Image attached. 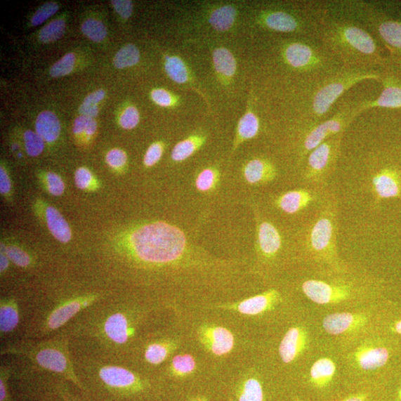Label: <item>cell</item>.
I'll return each mask as SVG.
<instances>
[{
  "label": "cell",
  "mask_w": 401,
  "mask_h": 401,
  "mask_svg": "<svg viewBox=\"0 0 401 401\" xmlns=\"http://www.w3.org/2000/svg\"><path fill=\"white\" fill-rule=\"evenodd\" d=\"M139 60V49L134 44H127L115 55L114 65L116 68L124 69L135 66Z\"/></svg>",
  "instance_id": "1f68e13d"
},
{
  "label": "cell",
  "mask_w": 401,
  "mask_h": 401,
  "mask_svg": "<svg viewBox=\"0 0 401 401\" xmlns=\"http://www.w3.org/2000/svg\"><path fill=\"white\" fill-rule=\"evenodd\" d=\"M9 260L20 267H27L31 258L27 253L16 246H9L4 250Z\"/></svg>",
  "instance_id": "ee69618b"
},
{
  "label": "cell",
  "mask_w": 401,
  "mask_h": 401,
  "mask_svg": "<svg viewBox=\"0 0 401 401\" xmlns=\"http://www.w3.org/2000/svg\"><path fill=\"white\" fill-rule=\"evenodd\" d=\"M380 70L340 69L296 82L294 117L298 133L327 121L333 107L349 89L365 81L379 82Z\"/></svg>",
  "instance_id": "7a4b0ae2"
},
{
  "label": "cell",
  "mask_w": 401,
  "mask_h": 401,
  "mask_svg": "<svg viewBox=\"0 0 401 401\" xmlns=\"http://www.w3.org/2000/svg\"><path fill=\"white\" fill-rule=\"evenodd\" d=\"M59 6L56 3H47L39 8L32 19V23L34 27L44 22L50 17L55 14Z\"/></svg>",
  "instance_id": "b9f144b4"
},
{
  "label": "cell",
  "mask_w": 401,
  "mask_h": 401,
  "mask_svg": "<svg viewBox=\"0 0 401 401\" xmlns=\"http://www.w3.org/2000/svg\"><path fill=\"white\" fill-rule=\"evenodd\" d=\"M336 372L334 362L327 357L319 359L310 369V381L318 388L329 384Z\"/></svg>",
  "instance_id": "83f0119b"
},
{
  "label": "cell",
  "mask_w": 401,
  "mask_h": 401,
  "mask_svg": "<svg viewBox=\"0 0 401 401\" xmlns=\"http://www.w3.org/2000/svg\"><path fill=\"white\" fill-rule=\"evenodd\" d=\"M212 59L218 80L223 84H229L237 72V61L235 56L228 48L217 47L213 50Z\"/></svg>",
  "instance_id": "5bb4252c"
},
{
  "label": "cell",
  "mask_w": 401,
  "mask_h": 401,
  "mask_svg": "<svg viewBox=\"0 0 401 401\" xmlns=\"http://www.w3.org/2000/svg\"><path fill=\"white\" fill-rule=\"evenodd\" d=\"M9 258L6 256L5 253H1V256H0V268H1V272H4V270L8 268L9 263Z\"/></svg>",
  "instance_id": "11a10c76"
},
{
  "label": "cell",
  "mask_w": 401,
  "mask_h": 401,
  "mask_svg": "<svg viewBox=\"0 0 401 401\" xmlns=\"http://www.w3.org/2000/svg\"><path fill=\"white\" fill-rule=\"evenodd\" d=\"M127 162L126 153L119 149H113L107 155V162L112 168H122Z\"/></svg>",
  "instance_id": "f907efd6"
},
{
  "label": "cell",
  "mask_w": 401,
  "mask_h": 401,
  "mask_svg": "<svg viewBox=\"0 0 401 401\" xmlns=\"http://www.w3.org/2000/svg\"><path fill=\"white\" fill-rule=\"evenodd\" d=\"M105 90L99 89L89 94L79 108L80 113L87 117L95 118L98 114V103L105 98Z\"/></svg>",
  "instance_id": "836d02e7"
},
{
  "label": "cell",
  "mask_w": 401,
  "mask_h": 401,
  "mask_svg": "<svg viewBox=\"0 0 401 401\" xmlns=\"http://www.w3.org/2000/svg\"><path fill=\"white\" fill-rule=\"evenodd\" d=\"M105 331L114 343L123 344L129 337V324L126 317L120 313L111 315L105 322Z\"/></svg>",
  "instance_id": "f1b7e54d"
},
{
  "label": "cell",
  "mask_w": 401,
  "mask_h": 401,
  "mask_svg": "<svg viewBox=\"0 0 401 401\" xmlns=\"http://www.w3.org/2000/svg\"><path fill=\"white\" fill-rule=\"evenodd\" d=\"M206 141V136L204 133L193 134L179 141L172 151V160L176 163L186 161L199 150Z\"/></svg>",
  "instance_id": "7402d4cb"
},
{
  "label": "cell",
  "mask_w": 401,
  "mask_h": 401,
  "mask_svg": "<svg viewBox=\"0 0 401 401\" xmlns=\"http://www.w3.org/2000/svg\"><path fill=\"white\" fill-rule=\"evenodd\" d=\"M36 133L44 140L53 142L60 133V124L57 116L49 111H45L38 115L36 121Z\"/></svg>",
  "instance_id": "484cf974"
},
{
  "label": "cell",
  "mask_w": 401,
  "mask_h": 401,
  "mask_svg": "<svg viewBox=\"0 0 401 401\" xmlns=\"http://www.w3.org/2000/svg\"><path fill=\"white\" fill-rule=\"evenodd\" d=\"M173 367L179 374H189L196 368V362L189 355H178L173 360Z\"/></svg>",
  "instance_id": "f6af8a7d"
},
{
  "label": "cell",
  "mask_w": 401,
  "mask_h": 401,
  "mask_svg": "<svg viewBox=\"0 0 401 401\" xmlns=\"http://www.w3.org/2000/svg\"><path fill=\"white\" fill-rule=\"evenodd\" d=\"M399 399H400V401H401V387H400V390L399 392Z\"/></svg>",
  "instance_id": "680465c9"
},
{
  "label": "cell",
  "mask_w": 401,
  "mask_h": 401,
  "mask_svg": "<svg viewBox=\"0 0 401 401\" xmlns=\"http://www.w3.org/2000/svg\"><path fill=\"white\" fill-rule=\"evenodd\" d=\"M261 129V123L260 118L254 110L253 103L249 100L246 111L239 119L237 128L236 138L232 145V154H234L240 145L244 141L251 140L256 138L260 133Z\"/></svg>",
  "instance_id": "4fadbf2b"
},
{
  "label": "cell",
  "mask_w": 401,
  "mask_h": 401,
  "mask_svg": "<svg viewBox=\"0 0 401 401\" xmlns=\"http://www.w3.org/2000/svg\"><path fill=\"white\" fill-rule=\"evenodd\" d=\"M129 247L140 261L155 264L175 262L187 250V239L180 228L155 222L142 225L131 232Z\"/></svg>",
  "instance_id": "5b68a950"
},
{
  "label": "cell",
  "mask_w": 401,
  "mask_h": 401,
  "mask_svg": "<svg viewBox=\"0 0 401 401\" xmlns=\"http://www.w3.org/2000/svg\"><path fill=\"white\" fill-rule=\"evenodd\" d=\"M344 134L330 138L308 155L305 171L308 177H318L332 169L338 160Z\"/></svg>",
  "instance_id": "ba28073f"
},
{
  "label": "cell",
  "mask_w": 401,
  "mask_h": 401,
  "mask_svg": "<svg viewBox=\"0 0 401 401\" xmlns=\"http://www.w3.org/2000/svg\"><path fill=\"white\" fill-rule=\"evenodd\" d=\"M83 33L95 42L105 40L107 32L105 25L102 22L89 19L85 21L81 27Z\"/></svg>",
  "instance_id": "d590c367"
},
{
  "label": "cell",
  "mask_w": 401,
  "mask_h": 401,
  "mask_svg": "<svg viewBox=\"0 0 401 401\" xmlns=\"http://www.w3.org/2000/svg\"><path fill=\"white\" fill-rule=\"evenodd\" d=\"M164 70L173 82L179 85L189 86L205 98L200 90L195 87L191 70L184 59L177 55H165Z\"/></svg>",
  "instance_id": "9a60e30c"
},
{
  "label": "cell",
  "mask_w": 401,
  "mask_h": 401,
  "mask_svg": "<svg viewBox=\"0 0 401 401\" xmlns=\"http://www.w3.org/2000/svg\"><path fill=\"white\" fill-rule=\"evenodd\" d=\"M212 352L216 355H223L232 350L235 338L232 333L223 327H214L206 332Z\"/></svg>",
  "instance_id": "d4e9b609"
},
{
  "label": "cell",
  "mask_w": 401,
  "mask_h": 401,
  "mask_svg": "<svg viewBox=\"0 0 401 401\" xmlns=\"http://www.w3.org/2000/svg\"><path fill=\"white\" fill-rule=\"evenodd\" d=\"M343 401H365V397L364 395H356L348 397Z\"/></svg>",
  "instance_id": "9f6ffc18"
},
{
  "label": "cell",
  "mask_w": 401,
  "mask_h": 401,
  "mask_svg": "<svg viewBox=\"0 0 401 401\" xmlns=\"http://www.w3.org/2000/svg\"><path fill=\"white\" fill-rule=\"evenodd\" d=\"M97 131V123L93 118L81 115L77 118L73 125V132L75 135L85 134L87 136H93Z\"/></svg>",
  "instance_id": "60d3db41"
},
{
  "label": "cell",
  "mask_w": 401,
  "mask_h": 401,
  "mask_svg": "<svg viewBox=\"0 0 401 401\" xmlns=\"http://www.w3.org/2000/svg\"><path fill=\"white\" fill-rule=\"evenodd\" d=\"M242 174L249 184L258 185L272 182L277 171L275 165L270 160L256 158L244 165Z\"/></svg>",
  "instance_id": "30bf717a"
},
{
  "label": "cell",
  "mask_w": 401,
  "mask_h": 401,
  "mask_svg": "<svg viewBox=\"0 0 401 401\" xmlns=\"http://www.w3.org/2000/svg\"><path fill=\"white\" fill-rule=\"evenodd\" d=\"M308 343V334L301 327L290 329L280 346V355L284 363H291L304 350Z\"/></svg>",
  "instance_id": "7c38bea8"
},
{
  "label": "cell",
  "mask_w": 401,
  "mask_h": 401,
  "mask_svg": "<svg viewBox=\"0 0 401 401\" xmlns=\"http://www.w3.org/2000/svg\"><path fill=\"white\" fill-rule=\"evenodd\" d=\"M302 289L308 299L320 305L339 303L348 299L351 294L346 287L331 286L318 280L305 282Z\"/></svg>",
  "instance_id": "9c48e42d"
},
{
  "label": "cell",
  "mask_w": 401,
  "mask_h": 401,
  "mask_svg": "<svg viewBox=\"0 0 401 401\" xmlns=\"http://www.w3.org/2000/svg\"><path fill=\"white\" fill-rule=\"evenodd\" d=\"M278 294L275 291H270L257 295L242 302L238 310L242 314L256 315L265 312L276 301Z\"/></svg>",
  "instance_id": "4316f807"
},
{
  "label": "cell",
  "mask_w": 401,
  "mask_h": 401,
  "mask_svg": "<svg viewBox=\"0 0 401 401\" xmlns=\"http://www.w3.org/2000/svg\"><path fill=\"white\" fill-rule=\"evenodd\" d=\"M151 98L162 107H174L179 105L180 98L162 88H155L151 92Z\"/></svg>",
  "instance_id": "8d00e7d4"
},
{
  "label": "cell",
  "mask_w": 401,
  "mask_h": 401,
  "mask_svg": "<svg viewBox=\"0 0 401 401\" xmlns=\"http://www.w3.org/2000/svg\"><path fill=\"white\" fill-rule=\"evenodd\" d=\"M75 56L73 53H69L57 63L50 70V75L54 77H60L69 74L74 66Z\"/></svg>",
  "instance_id": "ab89813d"
},
{
  "label": "cell",
  "mask_w": 401,
  "mask_h": 401,
  "mask_svg": "<svg viewBox=\"0 0 401 401\" xmlns=\"http://www.w3.org/2000/svg\"><path fill=\"white\" fill-rule=\"evenodd\" d=\"M101 380L114 389H128L136 383L135 374L124 368L107 367L100 372Z\"/></svg>",
  "instance_id": "d6986e66"
},
{
  "label": "cell",
  "mask_w": 401,
  "mask_h": 401,
  "mask_svg": "<svg viewBox=\"0 0 401 401\" xmlns=\"http://www.w3.org/2000/svg\"><path fill=\"white\" fill-rule=\"evenodd\" d=\"M140 121L139 112L136 107L131 106L126 108L122 113L120 124L125 129H132L136 127Z\"/></svg>",
  "instance_id": "c3c4849f"
},
{
  "label": "cell",
  "mask_w": 401,
  "mask_h": 401,
  "mask_svg": "<svg viewBox=\"0 0 401 401\" xmlns=\"http://www.w3.org/2000/svg\"><path fill=\"white\" fill-rule=\"evenodd\" d=\"M164 150V145L161 142H155L151 145L145 155L144 164L145 166L152 167L157 164L162 159Z\"/></svg>",
  "instance_id": "bcb514c9"
},
{
  "label": "cell",
  "mask_w": 401,
  "mask_h": 401,
  "mask_svg": "<svg viewBox=\"0 0 401 401\" xmlns=\"http://www.w3.org/2000/svg\"><path fill=\"white\" fill-rule=\"evenodd\" d=\"M168 354L167 348L162 344H152L146 351L145 357L152 364H159L166 359Z\"/></svg>",
  "instance_id": "7bdbcfd3"
},
{
  "label": "cell",
  "mask_w": 401,
  "mask_h": 401,
  "mask_svg": "<svg viewBox=\"0 0 401 401\" xmlns=\"http://www.w3.org/2000/svg\"><path fill=\"white\" fill-rule=\"evenodd\" d=\"M257 242L261 253L267 257L275 256L282 245L278 230L268 222H263L258 226Z\"/></svg>",
  "instance_id": "e0dca14e"
},
{
  "label": "cell",
  "mask_w": 401,
  "mask_h": 401,
  "mask_svg": "<svg viewBox=\"0 0 401 401\" xmlns=\"http://www.w3.org/2000/svg\"><path fill=\"white\" fill-rule=\"evenodd\" d=\"M360 100L343 101L330 117L319 125L298 133V152L302 160L331 137L345 133L347 129L363 113L360 107Z\"/></svg>",
  "instance_id": "8992f818"
},
{
  "label": "cell",
  "mask_w": 401,
  "mask_h": 401,
  "mask_svg": "<svg viewBox=\"0 0 401 401\" xmlns=\"http://www.w3.org/2000/svg\"><path fill=\"white\" fill-rule=\"evenodd\" d=\"M389 352L383 347H362L355 354L358 366L364 370H375L383 367L389 360Z\"/></svg>",
  "instance_id": "ac0fdd59"
},
{
  "label": "cell",
  "mask_w": 401,
  "mask_h": 401,
  "mask_svg": "<svg viewBox=\"0 0 401 401\" xmlns=\"http://www.w3.org/2000/svg\"><path fill=\"white\" fill-rule=\"evenodd\" d=\"M11 188V180L9 178L8 175L1 167V170H0V191H1L2 194H8Z\"/></svg>",
  "instance_id": "f5cc1de1"
},
{
  "label": "cell",
  "mask_w": 401,
  "mask_h": 401,
  "mask_svg": "<svg viewBox=\"0 0 401 401\" xmlns=\"http://www.w3.org/2000/svg\"><path fill=\"white\" fill-rule=\"evenodd\" d=\"M37 364L48 371L65 373L68 371V360L65 355L55 348H44L35 355Z\"/></svg>",
  "instance_id": "603a6c76"
},
{
  "label": "cell",
  "mask_w": 401,
  "mask_h": 401,
  "mask_svg": "<svg viewBox=\"0 0 401 401\" xmlns=\"http://www.w3.org/2000/svg\"><path fill=\"white\" fill-rule=\"evenodd\" d=\"M19 315L14 304L2 303L0 307V330L2 333H8L18 325Z\"/></svg>",
  "instance_id": "d6a6232c"
},
{
  "label": "cell",
  "mask_w": 401,
  "mask_h": 401,
  "mask_svg": "<svg viewBox=\"0 0 401 401\" xmlns=\"http://www.w3.org/2000/svg\"><path fill=\"white\" fill-rule=\"evenodd\" d=\"M25 150L30 157L41 155L44 150V140L37 133L28 131L24 134Z\"/></svg>",
  "instance_id": "f35d334b"
},
{
  "label": "cell",
  "mask_w": 401,
  "mask_h": 401,
  "mask_svg": "<svg viewBox=\"0 0 401 401\" xmlns=\"http://www.w3.org/2000/svg\"><path fill=\"white\" fill-rule=\"evenodd\" d=\"M282 66L295 77V83L324 75L342 67L341 63L315 37H294L278 47Z\"/></svg>",
  "instance_id": "277c9868"
},
{
  "label": "cell",
  "mask_w": 401,
  "mask_h": 401,
  "mask_svg": "<svg viewBox=\"0 0 401 401\" xmlns=\"http://www.w3.org/2000/svg\"><path fill=\"white\" fill-rule=\"evenodd\" d=\"M367 318L363 315L335 313L327 316L322 322L325 331L332 335H338L364 327Z\"/></svg>",
  "instance_id": "8fae6325"
},
{
  "label": "cell",
  "mask_w": 401,
  "mask_h": 401,
  "mask_svg": "<svg viewBox=\"0 0 401 401\" xmlns=\"http://www.w3.org/2000/svg\"><path fill=\"white\" fill-rule=\"evenodd\" d=\"M8 396L6 379L2 374L1 379H0V401H10Z\"/></svg>",
  "instance_id": "db71d44e"
},
{
  "label": "cell",
  "mask_w": 401,
  "mask_h": 401,
  "mask_svg": "<svg viewBox=\"0 0 401 401\" xmlns=\"http://www.w3.org/2000/svg\"><path fill=\"white\" fill-rule=\"evenodd\" d=\"M239 401H263V391L261 383L254 379L245 382Z\"/></svg>",
  "instance_id": "74e56055"
},
{
  "label": "cell",
  "mask_w": 401,
  "mask_h": 401,
  "mask_svg": "<svg viewBox=\"0 0 401 401\" xmlns=\"http://www.w3.org/2000/svg\"><path fill=\"white\" fill-rule=\"evenodd\" d=\"M395 330L397 334H401V320L396 322Z\"/></svg>",
  "instance_id": "6f0895ef"
},
{
  "label": "cell",
  "mask_w": 401,
  "mask_h": 401,
  "mask_svg": "<svg viewBox=\"0 0 401 401\" xmlns=\"http://www.w3.org/2000/svg\"><path fill=\"white\" fill-rule=\"evenodd\" d=\"M93 174L86 168H79L75 172L74 180L77 188L81 190H86L91 186L93 183Z\"/></svg>",
  "instance_id": "681fc988"
},
{
  "label": "cell",
  "mask_w": 401,
  "mask_h": 401,
  "mask_svg": "<svg viewBox=\"0 0 401 401\" xmlns=\"http://www.w3.org/2000/svg\"><path fill=\"white\" fill-rule=\"evenodd\" d=\"M66 24L63 20H56L49 22L40 32V40L46 44L59 40L63 37Z\"/></svg>",
  "instance_id": "e575fe53"
},
{
  "label": "cell",
  "mask_w": 401,
  "mask_h": 401,
  "mask_svg": "<svg viewBox=\"0 0 401 401\" xmlns=\"http://www.w3.org/2000/svg\"><path fill=\"white\" fill-rule=\"evenodd\" d=\"M220 182V173L216 168L209 166L204 168L197 176L195 180L197 189L202 192H209L214 190Z\"/></svg>",
  "instance_id": "4dcf8cb0"
},
{
  "label": "cell",
  "mask_w": 401,
  "mask_h": 401,
  "mask_svg": "<svg viewBox=\"0 0 401 401\" xmlns=\"http://www.w3.org/2000/svg\"><path fill=\"white\" fill-rule=\"evenodd\" d=\"M380 72L382 91L376 99L360 100L361 111L385 109L401 113V64L389 61L380 69Z\"/></svg>",
  "instance_id": "52a82bcc"
},
{
  "label": "cell",
  "mask_w": 401,
  "mask_h": 401,
  "mask_svg": "<svg viewBox=\"0 0 401 401\" xmlns=\"http://www.w3.org/2000/svg\"><path fill=\"white\" fill-rule=\"evenodd\" d=\"M46 186L51 195L59 197L65 191V185L62 178L54 173H48L46 176Z\"/></svg>",
  "instance_id": "7dc6e473"
},
{
  "label": "cell",
  "mask_w": 401,
  "mask_h": 401,
  "mask_svg": "<svg viewBox=\"0 0 401 401\" xmlns=\"http://www.w3.org/2000/svg\"><path fill=\"white\" fill-rule=\"evenodd\" d=\"M333 236L334 226L331 220L320 218L310 232V245L315 251L324 252L330 247Z\"/></svg>",
  "instance_id": "ffe728a7"
},
{
  "label": "cell",
  "mask_w": 401,
  "mask_h": 401,
  "mask_svg": "<svg viewBox=\"0 0 401 401\" xmlns=\"http://www.w3.org/2000/svg\"><path fill=\"white\" fill-rule=\"evenodd\" d=\"M112 4L122 18L127 19L132 15L133 10L132 1H129V0H113Z\"/></svg>",
  "instance_id": "816d5d0a"
},
{
  "label": "cell",
  "mask_w": 401,
  "mask_h": 401,
  "mask_svg": "<svg viewBox=\"0 0 401 401\" xmlns=\"http://www.w3.org/2000/svg\"><path fill=\"white\" fill-rule=\"evenodd\" d=\"M333 4L363 23L385 49L390 62L401 64V8L365 0H335Z\"/></svg>",
  "instance_id": "3957f363"
},
{
  "label": "cell",
  "mask_w": 401,
  "mask_h": 401,
  "mask_svg": "<svg viewBox=\"0 0 401 401\" xmlns=\"http://www.w3.org/2000/svg\"><path fill=\"white\" fill-rule=\"evenodd\" d=\"M86 305V301H74L63 305L51 313L48 321V327L51 329H56L62 327Z\"/></svg>",
  "instance_id": "f546056e"
},
{
  "label": "cell",
  "mask_w": 401,
  "mask_h": 401,
  "mask_svg": "<svg viewBox=\"0 0 401 401\" xmlns=\"http://www.w3.org/2000/svg\"><path fill=\"white\" fill-rule=\"evenodd\" d=\"M46 218L51 234L56 239L63 243H67L71 240L72 230L70 225L54 206H48Z\"/></svg>",
  "instance_id": "cb8c5ba5"
},
{
  "label": "cell",
  "mask_w": 401,
  "mask_h": 401,
  "mask_svg": "<svg viewBox=\"0 0 401 401\" xmlns=\"http://www.w3.org/2000/svg\"><path fill=\"white\" fill-rule=\"evenodd\" d=\"M317 39L329 53L348 69L380 70L389 58L363 23L324 1Z\"/></svg>",
  "instance_id": "6da1fadb"
},
{
  "label": "cell",
  "mask_w": 401,
  "mask_h": 401,
  "mask_svg": "<svg viewBox=\"0 0 401 401\" xmlns=\"http://www.w3.org/2000/svg\"><path fill=\"white\" fill-rule=\"evenodd\" d=\"M239 11L235 4H218L209 11L206 18L211 27L218 32H226L235 27Z\"/></svg>",
  "instance_id": "2e32d148"
},
{
  "label": "cell",
  "mask_w": 401,
  "mask_h": 401,
  "mask_svg": "<svg viewBox=\"0 0 401 401\" xmlns=\"http://www.w3.org/2000/svg\"><path fill=\"white\" fill-rule=\"evenodd\" d=\"M314 199L305 190H293L283 194L277 200V205L284 213L294 214L302 211Z\"/></svg>",
  "instance_id": "44dd1931"
}]
</instances>
